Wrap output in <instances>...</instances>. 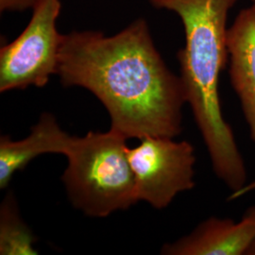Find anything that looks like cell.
<instances>
[{
	"label": "cell",
	"instance_id": "8992f818",
	"mask_svg": "<svg viewBox=\"0 0 255 255\" xmlns=\"http://www.w3.org/2000/svg\"><path fill=\"white\" fill-rule=\"evenodd\" d=\"M255 239V204L245 211L239 221L211 217L191 233L171 244L162 255H246Z\"/></svg>",
	"mask_w": 255,
	"mask_h": 255
},
{
	"label": "cell",
	"instance_id": "ba28073f",
	"mask_svg": "<svg viewBox=\"0 0 255 255\" xmlns=\"http://www.w3.org/2000/svg\"><path fill=\"white\" fill-rule=\"evenodd\" d=\"M73 137L64 131L50 114L41 116L30 134L20 141L0 139V188H6L13 174L26 167L37 156L46 153L66 156Z\"/></svg>",
	"mask_w": 255,
	"mask_h": 255
},
{
	"label": "cell",
	"instance_id": "7c38bea8",
	"mask_svg": "<svg viewBox=\"0 0 255 255\" xmlns=\"http://www.w3.org/2000/svg\"><path fill=\"white\" fill-rule=\"evenodd\" d=\"M246 255H255V241L253 242V244L249 248Z\"/></svg>",
	"mask_w": 255,
	"mask_h": 255
},
{
	"label": "cell",
	"instance_id": "30bf717a",
	"mask_svg": "<svg viewBox=\"0 0 255 255\" xmlns=\"http://www.w3.org/2000/svg\"><path fill=\"white\" fill-rule=\"evenodd\" d=\"M37 0H0V10L3 11H21L32 9Z\"/></svg>",
	"mask_w": 255,
	"mask_h": 255
},
{
	"label": "cell",
	"instance_id": "5b68a950",
	"mask_svg": "<svg viewBox=\"0 0 255 255\" xmlns=\"http://www.w3.org/2000/svg\"><path fill=\"white\" fill-rule=\"evenodd\" d=\"M128 156L136 181L139 201L155 209L167 207L177 195L195 187V147L188 141L146 137Z\"/></svg>",
	"mask_w": 255,
	"mask_h": 255
},
{
	"label": "cell",
	"instance_id": "8fae6325",
	"mask_svg": "<svg viewBox=\"0 0 255 255\" xmlns=\"http://www.w3.org/2000/svg\"><path fill=\"white\" fill-rule=\"evenodd\" d=\"M255 191V179L251 181V182H247L246 184L239 189L238 191L231 193V195L228 197V200L230 201H236V200H239L242 197L249 195L251 193Z\"/></svg>",
	"mask_w": 255,
	"mask_h": 255
},
{
	"label": "cell",
	"instance_id": "3957f363",
	"mask_svg": "<svg viewBox=\"0 0 255 255\" xmlns=\"http://www.w3.org/2000/svg\"><path fill=\"white\" fill-rule=\"evenodd\" d=\"M127 139L113 128L73 137L63 181L72 204L85 215L104 218L139 201Z\"/></svg>",
	"mask_w": 255,
	"mask_h": 255
},
{
	"label": "cell",
	"instance_id": "277c9868",
	"mask_svg": "<svg viewBox=\"0 0 255 255\" xmlns=\"http://www.w3.org/2000/svg\"><path fill=\"white\" fill-rule=\"evenodd\" d=\"M61 0H37L23 32L0 49V92L44 87L57 74L63 34L57 19Z\"/></svg>",
	"mask_w": 255,
	"mask_h": 255
},
{
	"label": "cell",
	"instance_id": "7a4b0ae2",
	"mask_svg": "<svg viewBox=\"0 0 255 255\" xmlns=\"http://www.w3.org/2000/svg\"><path fill=\"white\" fill-rule=\"evenodd\" d=\"M238 0H149L156 9L172 10L182 19L185 46L177 57L181 80L201 131L213 170L231 193L248 182L244 158L233 128L224 119L219 77L229 61L227 19Z\"/></svg>",
	"mask_w": 255,
	"mask_h": 255
},
{
	"label": "cell",
	"instance_id": "52a82bcc",
	"mask_svg": "<svg viewBox=\"0 0 255 255\" xmlns=\"http://www.w3.org/2000/svg\"><path fill=\"white\" fill-rule=\"evenodd\" d=\"M229 75L255 143V3L241 9L227 32Z\"/></svg>",
	"mask_w": 255,
	"mask_h": 255
},
{
	"label": "cell",
	"instance_id": "6da1fadb",
	"mask_svg": "<svg viewBox=\"0 0 255 255\" xmlns=\"http://www.w3.org/2000/svg\"><path fill=\"white\" fill-rule=\"evenodd\" d=\"M57 75L64 86L93 93L108 111L111 128L128 139L182 132V80L166 66L144 19L113 36L95 30L64 34Z\"/></svg>",
	"mask_w": 255,
	"mask_h": 255
},
{
	"label": "cell",
	"instance_id": "9c48e42d",
	"mask_svg": "<svg viewBox=\"0 0 255 255\" xmlns=\"http://www.w3.org/2000/svg\"><path fill=\"white\" fill-rule=\"evenodd\" d=\"M35 238L21 220L11 198H6L0 213V255H37Z\"/></svg>",
	"mask_w": 255,
	"mask_h": 255
}]
</instances>
